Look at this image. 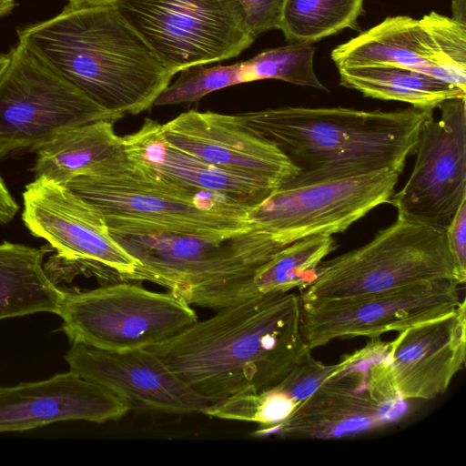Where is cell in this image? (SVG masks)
I'll return each mask as SVG.
<instances>
[{"label": "cell", "mask_w": 466, "mask_h": 466, "mask_svg": "<svg viewBox=\"0 0 466 466\" xmlns=\"http://www.w3.org/2000/svg\"><path fill=\"white\" fill-rule=\"evenodd\" d=\"M301 299L287 292L226 307L147 348L214 402L278 385L311 353L300 330Z\"/></svg>", "instance_id": "1"}, {"label": "cell", "mask_w": 466, "mask_h": 466, "mask_svg": "<svg viewBox=\"0 0 466 466\" xmlns=\"http://www.w3.org/2000/svg\"><path fill=\"white\" fill-rule=\"evenodd\" d=\"M18 43L105 109L150 108L173 75L113 3H68L49 19L17 30Z\"/></svg>", "instance_id": "2"}, {"label": "cell", "mask_w": 466, "mask_h": 466, "mask_svg": "<svg viewBox=\"0 0 466 466\" xmlns=\"http://www.w3.org/2000/svg\"><path fill=\"white\" fill-rule=\"evenodd\" d=\"M433 110L283 106L238 115L299 169V186L381 169L401 173L415 153L420 127ZM285 186V185H284Z\"/></svg>", "instance_id": "3"}, {"label": "cell", "mask_w": 466, "mask_h": 466, "mask_svg": "<svg viewBox=\"0 0 466 466\" xmlns=\"http://www.w3.org/2000/svg\"><path fill=\"white\" fill-rule=\"evenodd\" d=\"M65 186L100 210L116 239L223 240L251 228L249 208L160 173L122 143L89 174Z\"/></svg>", "instance_id": "4"}, {"label": "cell", "mask_w": 466, "mask_h": 466, "mask_svg": "<svg viewBox=\"0 0 466 466\" xmlns=\"http://www.w3.org/2000/svg\"><path fill=\"white\" fill-rule=\"evenodd\" d=\"M439 279L459 282L445 230L397 217L367 244L320 262L300 299H343Z\"/></svg>", "instance_id": "5"}, {"label": "cell", "mask_w": 466, "mask_h": 466, "mask_svg": "<svg viewBox=\"0 0 466 466\" xmlns=\"http://www.w3.org/2000/svg\"><path fill=\"white\" fill-rule=\"evenodd\" d=\"M113 5L173 76L236 57L256 39L238 0H115Z\"/></svg>", "instance_id": "6"}, {"label": "cell", "mask_w": 466, "mask_h": 466, "mask_svg": "<svg viewBox=\"0 0 466 466\" xmlns=\"http://www.w3.org/2000/svg\"><path fill=\"white\" fill-rule=\"evenodd\" d=\"M57 315L71 343L114 351L147 349L198 320L190 304L178 296L130 281L65 290Z\"/></svg>", "instance_id": "7"}, {"label": "cell", "mask_w": 466, "mask_h": 466, "mask_svg": "<svg viewBox=\"0 0 466 466\" xmlns=\"http://www.w3.org/2000/svg\"><path fill=\"white\" fill-rule=\"evenodd\" d=\"M121 115L97 105L17 44L0 76V158L36 151L59 133Z\"/></svg>", "instance_id": "8"}, {"label": "cell", "mask_w": 466, "mask_h": 466, "mask_svg": "<svg viewBox=\"0 0 466 466\" xmlns=\"http://www.w3.org/2000/svg\"><path fill=\"white\" fill-rule=\"evenodd\" d=\"M23 199L25 227L56 250V264L116 282L134 281L137 259L111 235L94 205L41 177L25 186Z\"/></svg>", "instance_id": "9"}, {"label": "cell", "mask_w": 466, "mask_h": 466, "mask_svg": "<svg viewBox=\"0 0 466 466\" xmlns=\"http://www.w3.org/2000/svg\"><path fill=\"white\" fill-rule=\"evenodd\" d=\"M399 176L385 168L307 185H285L249 209V222L284 246L308 237L332 236L388 203Z\"/></svg>", "instance_id": "10"}, {"label": "cell", "mask_w": 466, "mask_h": 466, "mask_svg": "<svg viewBox=\"0 0 466 466\" xmlns=\"http://www.w3.org/2000/svg\"><path fill=\"white\" fill-rule=\"evenodd\" d=\"M454 279L333 299L301 300L300 330L308 347L342 338H379L452 312L461 303Z\"/></svg>", "instance_id": "11"}, {"label": "cell", "mask_w": 466, "mask_h": 466, "mask_svg": "<svg viewBox=\"0 0 466 466\" xmlns=\"http://www.w3.org/2000/svg\"><path fill=\"white\" fill-rule=\"evenodd\" d=\"M386 350L355 363L322 384L270 433L337 439L393 422L406 410L392 384Z\"/></svg>", "instance_id": "12"}, {"label": "cell", "mask_w": 466, "mask_h": 466, "mask_svg": "<svg viewBox=\"0 0 466 466\" xmlns=\"http://www.w3.org/2000/svg\"><path fill=\"white\" fill-rule=\"evenodd\" d=\"M422 123L416 160L403 187L388 203L398 217L445 230L466 199V97L443 101Z\"/></svg>", "instance_id": "13"}, {"label": "cell", "mask_w": 466, "mask_h": 466, "mask_svg": "<svg viewBox=\"0 0 466 466\" xmlns=\"http://www.w3.org/2000/svg\"><path fill=\"white\" fill-rule=\"evenodd\" d=\"M117 240L139 263L134 281L156 283L183 299L247 274L260 258L258 242L249 232L223 240L165 236Z\"/></svg>", "instance_id": "14"}, {"label": "cell", "mask_w": 466, "mask_h": 466, "mask_svg": "<svg viewBox=\"0 0 466 466\" xmlns=\"http://www.w3.org/2000/svg\"><path fill=\"white\" fill-rule=\"evenodd\" d=\"M69 370L127 400L132 409L170 414L202 412L212 400L198 393L148 349L103 350L72 342Z\"/></svg>", "instance_id": "15"}, {"label": "cell", "mask_w": 466, "mask_h": 466, "mask_svg": "<svg viewBox=\"0 0 466 466\" xmlns=\"http://www.w3.org/2000/svg\"><path fill=\"white\" fill-rule=\"evenodd\" d=\"M166 142L217 167L288 184L299 169L270 141L252 132L238 115L189 110L160 124Z\"/></svg>", "instance_id": "16"}, {"label": "cell", "mask_w": 466, "mask_h": 466, "mask_svg": "<svg viewBox=\"0 0 466 466\" xmlns=\"http://www.w3.org/2000/svg\"><path fill=\"white\" fill-rule=\"evenodd\" d=\"M466 305L398 331L387 343L393 386L405 400H431L443 393L465 363Z\"/></svg>", "instance_id": "17"}, {"label": "cell", "mask_w": 466, "mask_h": 466, "mask_svg": "<svg viewBox=\"0 0 466 466\" xmlns=\"http://www.w3.org/2000/svg\"><path fill=\"white\" fill-rule=\"evenodd\" d=\"M130 410L124 399L71 370L41 381L0 387V432L66 420L104 423L123 418Z\"/></svg>", "instance_id": "18"}, {"label": "cell", "mask_w": 466, "mask_h": 466, "mask_svg": "<svg viewBox=\"0 0 466 466\" xmlns=\"http://www.w3.org/2000/svg\"><path fill=\"white\" fill-rule=\"evenodd\" d=\"M338 68L395 66L416 70L466 92V76L443 55L425 16H389L379 25L335 47L330 54Z\"/></svg>", "instance_id": "19"}, {"label": "cell", "mask_w": 466, "mask_h": 466, "mask_svg": "<svg viewBox=\"0 0 466 466\" xmlns=\"http://www.w3.org/2000/svg\"><path fill=\"white\" fill-rule=\"evenodd\" d=\"M122 145L160 173L249 208L279 188L268 181L217 167L169 146L161 134L160 124L152 119L146 118L137 131L122 137Z\"/></svg>", "instance_id": "20"}, {"label": "cell", "mask_w": 466, "mask_h": 466, "mask_svg": "<svg viewBox=\"0 0 466 466\" xmlns=\"http://www.w3.org/2000/svg\"><path fill=\"white\" fill-rule=\"evenodd\" d=\"M331 236L319 235L292 242L247 277L198 298L192 305L216 310L257 298L302 290L313 280L320 262L335 248Z\"/></svg>", "instance_id": "21"}, {"label": "cell", "mask_w": 466, "mask_h": 466, "mask_svg": "<svg viewBox=\"0 0 466 466\" xmlns=\"http://www.w3.org/2000/svg\"><path fill=\"white\" fill-rule=\"evenodd\" d=\"M44 256L25 245L0 244V319L58 313L65 290L46 271Z\"/></svg>", "instance_id": "22"}, {"label": "cell", "mask_w": 466, "mask_h": 466, "mask_svg": "<svg viewBox=\"0 0 466 466\" xmlns=\"http://www.w3.org/2000/svg\"><path fill=\"white\" fill-rule=\"evenodd\" d=\"M112 121L97 120L68 128L38 148L35 178L66 185L89 174L122 143Z\"/></svg>", "instance_id": "23"}, {"label": "cell", "mask_w": 466, "mask_h": 466, "mask_svg": "<svg viewBox=\"0 0 466 466\" xmlns=\"http://www.w3.org/2000/svg\"><path fill=\"white\" fill-rule=\"evenodd\" d=\"M339 84L363 96L433 110L443 101L466 97V92L424 73L395 66L338 68Z\"/></svg>", "instance_id": "24"}, {"label": "cell", "mask_w": 466, "mask_h": 466, "mask_svg": "<svg viewBox=\"0 0 466 466\" xmlns=\"http://www.w3.org/2000/svg\"><path fill=\"white\" fill-rule=\"evenodd\" d=\"M364 0H285L279 30L290 43L312 44L344 29L361 32Z\"/></svg>", "instance_id": "25"}, {"label": "cell", "mask_w": 466, "mask_h": 466, "mask_svg": "<svg viewBox=\"0 0 466 466\" xmlns=\"http://www.w3.org/2000/svg\"><path fill=\"white\" fill-rule=\"evenodd\" d=\"M276 386L262 391H245L210 403L201 413L209 417L254 422L259 425L257 436L269 434L297 409Z\"/></svg>", "instance_id": "26"}, {"label": "cell", "mask_w": 466, "mask_h": 466, "mask_svg": "<svg viewBox=\"0 0 466 466\" xmlns=\"http://www.w3.org/2000/svg\"><path fill=\"white\" fill-rule=\"evenodd\" d=\"M314 55L315 47L311 44L290 43L265 50L242 61L245 83L277 79L328 91L316 76Z\"/></svg>", "instance_id": "27"}, {"label": "cell", "mask_w": 466, "mask_h": 466, "mask_svg": "<svg viewBox=\"0 0 466 466\" xmlns=\"http://www.w3.org/2000/svg\"><path fill=\"white\" fill-rule=\"evenodd\" d=\"M378 339H371L365 347L345 356L336 364L325 365L315 360L310 353L297 363L276 387L299 406L322 384L355 363L386 350L387 343Z\"/></svg>", "instance_id": "28"}, {"label": "cell", "mask_w": 466, "mask_h": 466, "mask_svg": "<svg viewBox=\"0 0 466 466\" xmlns=\"http://www.w3.org/2000/svg\"><path fill=\"white\" fill-rule=\"evenodd\" d=\"M197 65L182 69L178 78L157 96L154 106L192 103L206 95L245 83L242 62L228 66Z\"/></svg>", "instance_id": "29"}, {"label": "cell", "mask_w": 466, "mask_h": 466, "mask_svg": "<svg viewBox=\"0 0 466 466\" xmlns=\"http://www.w3.org/2000/svg\"><path fill=\"white\" fill-rule=\"evenodd\" d=\"M252 35L257 38L262 33L279 28L285 0H238Z\"/></svg>", "instance_id": "30"}, {"label": "cell", "mask_w": 466, "mask_h": 466, "mask_svg": "<svg viewBox=\"0 0 466 466\" xmlns=\"http://www.w3.org/2000/svg\"><path fill=\"white\" fill-rule=\"evenodd\" d=\"M445 234L459 282L462 284L466 279V199L454 214Z\"/></svg>", "instance_id": "31"}, {"label": "cell", "mask_w": 466, "mask_h": 466, "mask_svg": "<svg viewBox=\"0 0 466 466\" xmlns=\"http://www.w3.org/2000/svg\"><path fill=\"white\" fill-rule=\"evenodd\" d=\"M18 208L17 203L0 176V224L10 222L16 215Z\"/></svg>", "instance_id": "32"}, {"label": "cell", "mask_w": 466, "mask_h": 466, "mask_svg": "<svg viewBox=\"0 0 466 466\" xmlns=\"http://www.w3.org/2000/svg\"><path fill=\"white\" fill-rule=\"evenodd\" d=\"M451 11V17L466 24V0H452Z\"/></svg>", "instance_id": "33"}, {"label": "cell", "mask_w": 466, "mask_h": 466, "mask_svg": "<svg viewBox=\"0 0 466 466\" xmlns=\"http://www.w3.org/2000/svg\"><path fill=\"white\" fill-rule=\"evenodd\" d=\"M115 0H68V3L75 4H108L113 3Z\"/></svg>", "instance_id": "34"}, {"label": "cell", "mask_w": 466, "mask_h": 466, "mask_svg": "<svg viewBox=\"0 0 466 466\" xmlns=\"http://www.w3.org/2000/svg\"><path fill=\"white\" fill-rule=\"evenodd\" d=\"M9 61V53L0 54V76L6 67Z\"/></svg>", "instance_id": "35"}]
</instances>
